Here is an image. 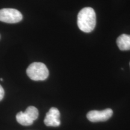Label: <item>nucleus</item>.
<instances>
[{"mask_svg":"<svg viewBox=\"0 0 130 130\" xmlns=\"http://www.w3.org/2000/svg\"><path fill=\"white\" fill-rule=\"evenodd\" d=\"M96 18L95 10L92 7H84L78 14L77 25L79 30L84 32H90L94 30Z\"/></svg>","mask_w":130,"mask_h":130,"instance_id":"obj_1","label":"nucleus"},{"mask_svg":"<svg viewBox=\"0 0 130 130\" xmlns=\"http://www.w3.org/2000/svg\"><path fill=\"white\" fill-rule=\"evenodd\" d=\"M27 74L32 80L43 81L48 77L49 71L44 63L34 62L27 69Z\"/></svg>","mask_w":130,"mask_h":130,"instance_id":"obj_2","label":"nucleus"},{"mask_svg":"<svg viewBox=\"0 0 130 130\" xmlns=\"http://www.w3.org/2000/svg\"><path fill=\"white\" fill-rule=\"evenodd\" d=\"M23 16L18 10L5 8L0 10V21L9 24H15L22 21Z\"/></svg>","mask_w":130,"mask_h":130,"instance_id":"obj_3","label":"nucleus"},{"mask_svg":"<svg viewBox=\"0 0 130 130\" xmlns=\"http://www.w3.org/2000/svg\"><path fill=\"white\" fill-rule=\"evenodd\" d=\"M113 115V110L111 108H107L101 111L92 110L87 114V118L92 122L106 121Z\"/></svg>","mask_w":130,"mask_h":130,"instance_id":"obj_4","label":"nucleus"},{"mask_svg":"<svg viewBox=\"0 0 130 130\" xmlns=\"http://www.w3.org/2000/svg\"><path fill=\"white\" fill-rule=\"evenodd\" d=\"M60 113L56 107H52L46 113L44 123L48 126H58L60 125Z\"/></svg>","mask_w":130,"mask_h":130,"instance_id":"obj_5","label":"nucleus"},{"mask_svg":"<svg viewBox=\"0 0 130 130\" xmlns=\"http://www.w3.org/2000/svg\"><path fill=\"white\" fill-rule=\"evenodd\" d=\"M116 43L121 51L130 50V35L123 34L119 36L116 40Z\"/></svg>","mask_w":130,"mask_h":130,"instance_id":"obj_6","label":"nucleus"},{"mask_svg":"<svg viewBox=\"0 0 130 130\" xmlns=\"http://www.w3.org/2000/svg\"><path fill=\"white\" fill-rule=\"evenodd\" d=\"M16 120L18 122L24 126H29L32 124L34 121L30 118V116L25 111H20L16 115Z\"/></svg>","mask_w":130,"mask_h":130,"instance_id":"obj_7","label":"nucleus"},{"mask_svg":"<svg viewBox=\"0 0 130 130\" xmlns=\"http://www.w3.org/2000/svg\"><path fill=\"white\" fill-rule=\"evenodd\" d=\"M25 112L30 117L33 121H36L39 116L38 110L34 106H29L27 107Z\"/></svg>","mask_w":130,"mask_h":130,"instance_id":"obj_8","label":"nucleus"},{"mask_svg":"<svg viewBox=\"0 0 130 130\" xmlns=\"http://www.w3.org/2000/svg\"><path fill=\"white\" fill-rule=\"evenodd\" d=\"M4 96V90L3 87L0 85V101L3 100Z\"/></svg>","mask_w":130,"mask_h":130,"instance_id":"obj_9","label":"nucleus"},{"mask_svg":"<svg viewBox=\"0 0 130 130\" xmlns=\"http://www.w3.org/2000/svg\"><path fill=\"white\" fill-rule=\"evenodd\" d=\"M0 79H1V81H3V78H1Z\"/></svg>","mask_w":130,"mask_h":130,"instance_id":"obj_10","label":"nucleus"},{"mask_svg":"<svg viewBox=\"0 0 130 130\" xmlns=\"http://www.w3.org/2000/svg\"><path fill=\"white\" fill-rule=\"evenodd\" d=\"M129 66H130V62H129Z\"/></svg>","mask_w":130,"mask_h":130,"instance_id":"obj_11","label":"nucleus"}]
</instances>
